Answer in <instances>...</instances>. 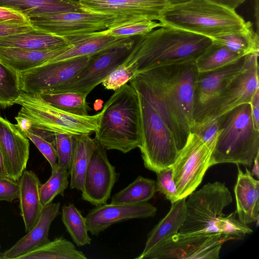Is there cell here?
<instances>
[{
    "label": "cell",
    "mask_w": 259,
    "mask_h": 259,
    "mask_svg": "<svg viewBox=\"0 0 259 259\" xmlns=\"http://www.w3.org/2000/svg\"><path fill=\"white\" fill-rule=\"evenodd\" d=\"M198 74L195 61H190L142 70L129 81L162 118L180 151L186 143L193 123Z\"/></svg>",
    "instance_id": "1"
},
{
    "label": "cell",
    "mask_w": 259,
    "mask_h": 259,
    "mask_svg": "<svg viewBox=\"0 0 259 259\" xmlns=\"http://www.w3.org/2000/svg\"><path fill=\"white\" fill-rule=\"evenodd\" d=\"M211 38L170 27H161L139 35L130 57L138 72L148 69L195 61L212 44Z\"/></svg>",
    "instance_id": "2"
},
{
    "label": "cell",
    "mask_w": 259,
    "mask_h": 259,
    "mask_svg": "<svg viewBox=\"0 0 259 259\" xmlns=\"http://www.w3.org/2000/svg\"><path fill=\"white\" fill-rule=\"evenodd\" d=\"M95 139L106 150L123 153L141 143L138 94L127 83L115 91L101 112Z\"/></svg>",
    "instance_id": "3"
},
{
    "label": "cell",
    "mask_w": 259,
    "mask_h": 259,
    "mask_svg": "<svg viewBox=\"0 0 259 259\" xmlns=\"http://www.w3.org/2000/svg\"><path fill=\"white\" fill-rule=\"evenodd\" d=\"M217 118L219 134L209 167L224 163L251 167L259 154V129L254 125L250 103L240 105Z\"/></svg>",
    "instance_id": "4"
},
{
    "label": "cell",
    "mask_w": 259,
    "mask_h": 259,
    "mask_svg": "<svg viewBox=\"0 0 259 259\" xmlns=\"http://www.w3.org/2000/svg\"><path fill=\"white\" fill-rule=\"evenodd\" d=\"M163 27L182 29L211 38L246 29V22L235 11L225 8L207 0H192L169 6L158 20Z\"/></svg>",
    "instance_id": "5"
},
{
    "label": "cell",
    "mask_w": 259,
    "mask_h": 259,
    "mask_svg": "<svg viewBox=\"0 0 259 259\" xmlns=\"http://www.w3.org/2000/svg\"><path fill=\"white\" fill-rule=\"evenodd\" d=\"M21 106L15 119L24 133L32 127L53 133L76 135L90 134L97 130L101 112L77 116L51 105L38 94L21 92L14 102Z\"/></svg>",
    "instance_id": "6"
},
{
    "label": "cell",
    "mask_w": 259,
    "mask_h": 259,
    "mask_svg": "<svg viewBox=\"0 0 259 259\" xmlns=\"http://www.w3.org/2000/svg\"><path fill=\"white\" fill-rule=\"evenodd\" d=\"M137 94L141 128L139 148L145 167L156 173L171 167L180 150L159 114L143 96Z\"/></svg>",
    "instance_id": "7"
},
{
    "label": "cell",
    "mask_w": 259,
    "mask_h": 259,
    "mask_svg": "<svg viewBox=\"0 0 259 259\" xmlns=\"http://www.w3.org/2000/svg\"><path fill=\"white\" fill-rule=\"evenodd\" d=\"M186 200L184 223L179 233L182 234L215 233L217 221L225 215L224 209L233 201L225 183H208L194 191Z\"/></svg>",
    "instance_id": "8"
},
{
    "label": "cell",
    "mask_w": 259,
    "mask_h": 259,
    "mask_svg": "<svg viewBox=\"0 0 259 259\" xmlns=\"http://www.w3.org/2000/svg\"><path fill=\"white\" fill-rule=\"evenodd\" d=\"M140 19L128 15L85 11L67 12L30 19L35 28L66 38L101 31Z\"/></svg>",
    "instance_id": "9"
},
{
    "label": "cell",
    "mask_w": 259,
    "mask_h": 259,
    "mask_svg": "<svg viewBox=\"0 0 259 259\" xmlns=\"http://www.w3.org/2000/svg\"><path fill=\"white\" fill-rule=\"evenodd\" d=\"M139 36L128 42L91 56L88 63L74 78L51 93L78 92L87 97L111 72L128 58L135 47Z\"/></svg>",
    "instance_id": "10"
},
{
    "label": "cell",
    "mask_w": 259,
    "mask_h": 259,
    "mask_svg": "<svg viewBox=\"0 0 259 259\" xmlns=\"http://www.w3.org/2000/svg\"><path fill=\"white\" fill-rule=\"evenodd\" d=\"M232 240L230 236L218 233L178 232L146 254L143 259H217L224 243Z\"/></svg>",
    "instance_id": "11"
},
{
    "label": "cell",
    "mask_w": 259,
    "mask_h": 259,
    "mask_svg": "<svg viewBox=\"0 0 259 259\" xmlns=\"http://www.w3.org/2000/svg\"><path fill=\"white\" fill-rule=\"evenodd\" d=\"M214 147L206 144L196 134L190 133L171 166L179 199L187 198L201 183L209 167Z\"/></svg>",
    "instance_id": "12"
},
{
    "label": "cell",
    "mask_w": 259,
    "mask_h": 259,
    "mask_svg": "<svg viewBox=\"0 0 259 259\" xmlns=\"http://www.w3.org/2000/svg\"><path fill=\"white\" fill-rule=\"evenodd\" d=\"M258 57L206 105L193 123L217 118L240 105L250 103L259 89Z\"/></svg>",
    "instance_id": "13"
},
{
    "label": "cell",
    "mask_w": 259,
    "mask_h": 259,
    "mask_svg": "<svg viewBox=\"0 0 259 259\" xmlns=\"http://www.w3.org/2000/svg\"><path fill=\"white\" fill-rule=\"evenodd\" d=\"M90 56L50 63L19 73L20 90L34 94L51 93L74 78L88 63Z\"/></svg>",
    "instance_id": "14"
},
{
    "label": "cell",
    "mask_w": 259,
    "mask_h": 259,
    "mask_svg": "<svg viewBox=\"0 0 259 259\" xmlns=\"http://www.w3.org/2000/svg\"><path fill=\"white\" fill-rule=\"evenodd\" d=\"M106 150L96 141L81 190L82 199L95 206L107 203L117 179V173L108 158Z\"/></svg>",
    "instance_id": "15"
},
{
    "label": "cell",
    "mask_w": 259,
    "mask_h": 259,
    "mask_svg": "<svg viewBox=\"0 0 259 259\" xmlns=\"http://www.w3.org/2000/svg\"><path fill=\"white\" fill-rule=\"evenodd\" d=\"M257 55L258 53L246 55L217 70L198 72L194 98L193 122L206 105L235 76L247 68Z\"/></svg>",
    "instance_id": "16"
},
{
    "label": "cell",
    "mask_w": 259,
    "mask_h": 259,
    "mask_svg": "<svg viewBox=\"0 0 259 259\" xmlns=\"http://www.w3.org/2000/svg\"><path fill=\"white\" fill-rule=\"evenodd\" d=\"M156 207L146 202L138 204H104L91 209L85 216L88 231L98 235L113 224L134 219L154 217Z\"/></svg>",
    "instance_id": "17"
},
{
    "label": "cell",
    "mask_w": 259,
    "mask_h": 259,
    "mask_svg": "<svg viewBox=\"0 0 259 259\" xmlns=\"http://www.w3.org/2000/svg\"><path fill=\"white\" fill-rule=\"evenodd\" d=\"M0 146L8 177L18 181L26 167L29 155V143L17 124L2 116Z\"/></svg>",
    "instance_id": "18"
},
{
    "label": "cell",
    "mask_w": 259,
    "mask_h": 259,
    "mask_svg": "<svg viewBox=\"0 0 259 259\" xmlns=\"http://www.w3.org/2000/svg\"><path fill=\"white\" fill-rule=\"evenodd\" d=\"M88 11L159 20L169 5L165 0H78Z\"/></svg>",
    "instance_id": "19"
},
{
    "label": "cell",
    "mask_w": 259,
    "mask_h": 259,
    "mask_svg": "<svg viewBox=\"0 0 259 259\" xmlns=\"http://www.w3.org/2000/svg\"><path fill=\"white\" fill-rule=\"evenodd\" d=\"M60 203H51L44 206L32 229L14 245L2 254L1 259H18L34 249L49 242L51 225L60 213Z\"/></svg>",
    "instance_id": "20"
},
{
    "label": "cell",
    "mask_w": 259,
    "mask_h": 259,
    "mask_svg": "<svg viewBox=\"0 0 259 259\" xmlns=\"http://www.w3.org/2000/svg\"><path fill=\"white\" fill-rule=\"evenodd\" d=\"M237 165L238 175L234 193L238 219L245 225L256 222L258 226L259 182L253 177L247 167L243 172L238 164Z\"/></svg>",
    "instance_id": "21"
},
{
    "label": "cell",
    "mask_w": 259,
    "mask_h": 259,
    "mask_svg": "<svg viewBox=\"0 0 259 259\" xmlns=\"http://www.w3.org/2000/svg\"><path fill=\"white\" fill-rule=\"evenodd\" d=\"M72 46L48 50L0 47V61L19 73L51 63Z\"/></svg>",
    "instance_id": "22"
},
{
    "label": "cell",
    "mask_w": 259,
    "mask_h": 259,
    "mask_svg": "<svg viewBox=\"0 0 259 259\" xmlns=\"http://www.w3.org/2000/svg\"><path fill=\"white\" fill-rule=\"evenodd\" d=\"M135 36L117 37L96 32L66 37L65 38L72 46L65 52L53 59L51 63L80 56H92L110 48L128 42Z\"/></svg>",
    "instance_id": "23"
},
{
    "label": "cell",
    "mask_w": 259,
    "mask_h": 259,
    "mask_svg": "<svg viewBox=\"0 0 259 259\" xmlns=\"http://www.w3.org/2000/svg\"><path fill=\"white\" fill-rule=\"evenodd\" d=\"M18 182L19 208L27 233L37 222L43 208L39 196L41 184L34 172L25 169Z\"/></svg>",
    "instance_id": "24"
},
{
    "label": "cell",
    "mask_w": 259,
    "mask_h": 259,
    "mask_svg": "<svg viewBox=\"0 0 259 259\" xmlns=\"http://www.w3.org/2000/svg\"><path fill=\"white\" fill-rule=\"evenodd\" d=\"M0 7L32 18L67 12L87 11L78 1L0 0Z\"/></svg>",
    "instance_id": "25"
},
{
    "label": "cell",
    "mask_w": 259,
    "mask_h": 259,
    "mask_svg": "<svg viewBox=\"0 0 259 259\" xmlns=\"http://www.w3.org/2000/svg\"><path fill=\"white\" fill-rule=\"evenodd\" d=\"M186 200L183 198L171 203L167 214L148 233L143 251L135 258L143 259L146 254L179 232L185 218Z\"/></svg>",
    "instance_id": "26"
},
{
    "label": "cell",
    "mask_w": 259,
    "mask_h": 259,
    "mask_svg": "<svg viewBox=\"0 0 259 259\" xmlns=\"http://www.w3.org/2000/svg\"><path fill=\"white\" fill-rule=\"evenodd\" d=\"M67 39L35 28L22 33L0 38V47L48 50L70 45Z\"/></svg>",
    "instance_id": "27"
},
{
    "label": "cell",
    "mask_w": 259,
    "mask_h": 259,
    "mask_svg": "<svg viewBox=\"0 0 259 259\" xmlns=\"http://www.w3.org/2000/svg\"><path fill=\"white\" fill-rule=\"evenodd\" d=\"M96 143V140L89 134L74 135L73 152L68 169L71 189L81 190L85 172Z\"/></svg>",
    "instance_id": "28"
},
{
    "label": "cell",
    "mask_w": 259,
    "mask_h": 259,
    "mask_svg": "<svg viewBox=\"0 0 259 259\" xmlns=\"http://www.w3.org/2000/svg\"><path fill=\"white\" fill-rule=\"evenodd\" d=\"M87 259V257L78 250L69 240L58 237L39 246L18 259Z\"/></svg>",
    "instance_id": "29"
},
{
    "label": "cell",
    "mask_w": 259,
    "mask_h": 259,
    "mask_svg": "<svg viewBox=\"0 0 259 259\" xmlns=\"http://www.w3.org/2000/svg\"><path fill=\"white\" fill-rule=\"evenodd\" d=\"M156 192V181L139 176L127 186L115 194L110 203L138 204L147 202Z\"/></svg>",
    "instance_id": "30"
},
{
    "label": "cell",
    "mask_w": 259,
    "mask_h": 259,
    "mask_svg": "<svg viewBox=\"0 0 259 259\" xmlns=\"http://www.w3.org/2000/svg\"><path fill=\"white\" fill-rule=\"evenodd\" d=\"M212 40L242 56L259 53L258 33L254 31L251 23L244 30L220 36Z\"/></svg>",
    "instance_id": "31"
},
{
    "label": "cell",
    "mask_w": 259,
    "mask_h": 259,
    "mask_svg": "<svg viewBox=\"0 0 259 259\" xmlns=\"http://www.w3.org/2000/svg\"><path fill=\"white\" fill-rule=\"evenodd\" d=\"M242 57L212 40L209 47L195 61V64L198 72H205L234 63Z\"/></svg>",
    "instance_id": "32"
},
{
    "label": "cell",
    "mask_w": 259,
    "mask_h": 259,
    "mask_svg": "<svg viewBox=\"0 0 259 259\" xmlns=\"http://www.w3.org/2000/svg\"><path fill=\"white\" fill-rule=\"evenodd\" d=\"M62 222L73 242L78 246L90 245L92 239L88 234L85 217L73 203L62 207Z\"/></svg>",
    "instance_id": "33"
},
{
    "label": "cell",
    "mask_w": 259,
    "mask_h": 259,
    "mask_svg": "<svg viewBox=\"0 0 259 259\" xmlns=\"http://www.w3.org/2000/svg\"><path fill=\"white\" fill-rule=\"evenodd\" d=\"M38 95L51 105L67 113L81 116L89 115L87 97L81 93L67 92Z\"/></svg>",
    "instance_id": "34"
},
{
    "label": "cell",
    "mask_w": 259,
    "mask_h": 259,
    "mask_svg": "<svg viewBox=\"0 0 259 259\" xmlns=\"http://www.w3.org/2000/svg\"><path fill=\"white\" fill-rule=\"evenodd\" d=\"M69 176L68 170L58 164L52 169L50 178L39 188L40 199L43 207L52 203L57 195H63L69 185Z\"/></svg>",
    "instance_id": "35"
},
{
    "label": "cell",
    "mask_w": 259,
    "mask_h": 259,
    "mask_svg": "<svg viewBox=\"0 0 259 259\" xmlns=\"http://www.w3.org/2000/svg\"><path fill=\"white\" fill-rule=\"evenodd\" d=\"M21 92L19 73L0 61V106L14 105Z\"/></svg>",
    "instance_id": "36"
},
{
    "label": "cell",
    "mask_w": 259,
    "mask_h": 259,
    "mask_svg": "<svg viewBox=\"0 0 259 259\" xmlns=\"http://www.w3.org/2000/svg\"><path fill=\"white\" fill-rule=\"evenodd\" d=\"M24 134L50 163L51 169L58 165L55 133L31 127Z\"/></svg>",
    "instance_id": "37"
},
{
    "label": "cell",
    "mask_w": 259,
    "mask_h": 259,
    "mask_svg": "<svg viewBox=\"0 0 259 259\" xmlns=\"http://www.w3.org/2000/svg\"><path fill=\"white\" fill-rule=\"evenodd\" d=\"M160 22L147 19H140L108 29L98 31L100 34L117 37H128L146 34L155 28L163 27Z\"/></svg>",
    "instance_id": "38"
},
{
    "label": "cell",
    "mask_w": 259,
    "mask_h": 259,
    "mask_svg": "<svg viewBox=\"0 0 259 259\" xmlns=\"http://www.w3.org/2000/svg\"><path fill=\"white\" fill-rule=\"evenodd\" d=\"M137 72L136 62L129 56L111 72L101 83L106 89L115 91L127 83Z\"/></svg>",
    "instance_id": "39"
},
{
    "label": "cell",
    "mask_w": 259,
    "mask_h": 259,
    "mask_svg": "<svg viewBox=\"0 0 259 259\" xmlns=\"http://www.w3.org/2000/svg\"><path fill=\"white\" fill-rule=\"evenodd\" d=\"M58 164L69 169L73 154L74 135L55 133Z\"/></svg>",
    "instance_id": "40"
},
{
    "label": "cell",
    "mask_w": 259,
    "mask_h": 259,
    "mask_svg": "<svg viewBox=\"0 0 259 259\" xmlns=\"http://www.w3.org/2000/svg\"><path fill=\"white\" fill-rule=\"evenodd\" d=\"M156 182V191L163 194L171 203L178 200L177 187L172 176V169L170 167L157 172Z\"/></svg>",
    "instance_id": "41"
},
{
    "label": "cell",
    "mask_w": 259,
    "mask_h": 259,
    "mask_svg": "<svg viewBox=\"0 0 259 259\" xmlns=\"http://www.w3.org/2000/svg\"><path fill=\"white\" fill-rule=\"evenodd\" d=\"M190 133L196 134L206 144L214 147L219 134L218 118L194 122Z\"/></svg>",
    "instance_id": "42"
},
{
    "label": "cell",
    "mask_w": 259,
    "mask_h": 259,
    "mask_svg": "<svg viewBox=\"0 0 259 259\" xmlns=\"http://www.w3.org/2000/svg\"><path fill=\"white\" fill-rule=\"evenodd\" d=\"M19 191L18 181L9 177H0V201L12 202L18 198Z\"/></svg>",
    "instance_id": "43"
},
{
    "label": "cell",
    "mask_w": 259,
    "mask_h": 259,
    "mask_svg": "<svg viewBox=\"0 0 259 259\" xmlns=\"http://www.w3.org/2000/svg\"><path fill=\"white\" fill-rule=\"evenodd\" d=\"M31 24H20L0 21V38L34 29Z\"/></svg>",
    "instance_id": "44"
},
{
    "label": "cell",
    "mask_w": 259,
    "mask_h": 259,
    "mask_svg": "<svg viewBox=\"0 0 259 259\" xmlns=\"http://www.w3.org/2000/svg\"><path fill=\"white\" fill-rule=\"evenodd\" d=\"M250 103L254 125L259 129V89L253 95Z\"/></svg>",
    "instance_id": "45"
},
{
    "label": "cell",
    "mask_w": 259,
    "mask_h": 259,
    "mask_svg": "<svg viewBox=\"0 0 259 259\" xmlns=\"http://www.w3.org/2000/svg\"><path fill=\"white\" fill-rule=\"evenodd\" d=\"M217 5L230 10H235L246 0H207Z\"/></svg>",
    "instance_id": "46"
},
{
    "label": "cell",
    "mask_w": 259,
    "mask_h": 259,
    "mask_svg": "<svg viewBox=\"0 0 259 259\" xmlns=\"http://www.w3.org/2000/svg\"><path fill=\"white\" fill-rule=\"evenodd\" d=\"M0 177H8L0 146Z\"/></svg>",
    "instance_id": "47"
},
{
    "label": "cell",
    "mask_w": 259,
    "mask_h": 259,
    "mask_svg": "<svg viewBox=\"0 0 259 259\" xmlns=\"http://www.w3.org/2000/svg\"><path fill=\"white\" fill-rule=\"evenodd\" d=\"M253 167L251 170L252 175L255 176L257 178H258L259 172H258V154L255 157L253 164Z\"/></svg>",
    "instance_id": "48"
},
{
    "label": "cell",
    "mask_w": 259,
    "mask_h": 259,
    "mask_svg": "<svg viewBox=\"0 0 259 259\" xmlns=\"http://www.w3.org/2000/svg\"><path fill=\"white\" fill-rule=\"evenodd\" d=\"M169 6H176L185 4L192 0H165Z\"/></svg>",
    "instance_id": "49"
},
{
    "label": "cell",
    "mask_w": 259,
    "mask_h": 259,
    "mask_svg": "<svg viewBox=\"0 0 259 259\" xmlns=\"http://www.w3.org/2000/svg\"><path fill=\"white\" fill-rule=\"evenodd\" d=\"M255 17L256 19V32L258 33V0H255Z\"/></svg>",
    "instance_id": "50"
},
{
    "label": "cell",
    "mask_w": 259,
    "mask_h": 259,
    "mask_svg": "<svg viewBox=\"0 0 259 259\" xmlns=\"http://www.w3.org/2000/svg\"><path fill=\"white\" fill-rule=\"evenodd\" d=\"M2 254V253L1 252V246L0 245V259H1Z\"/></svg>",
    "instance_id": "51"
},
{
    "label": "cell",
    "mask_w": 259,
    "mask_h": 259,
    "mask_svg": "<svg viewBox=\"0 0 259 259\" xmlns=\"http://www.w3.org/2000/svg\"><path fill=\"white\" fill-rule=\"evenodd\" d=\"M73 1H78V0H73Z\"/></svg>",
    "instance_id": "52"
}]
</instances>
